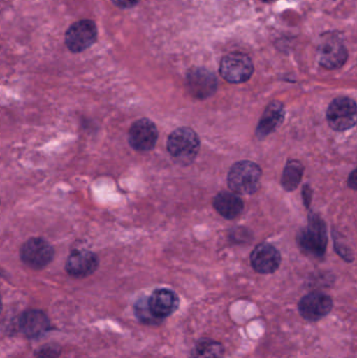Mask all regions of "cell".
I'll return each mask as SVG.
<instances>
[{
	"label": "cell",
	"mask_w": 357,
	"mask_h": 358,
	"mask_svg": "<svg viewBox=\"0 0 357 358\" xmlns=\"http://www.w3.org/2000/svg\"><path fill=\"white\" fill-rule=\"evenodd\" d=\"M285 117V109L282 103L272 102L265 110H264L263 115L260 119L259 124L256 130V136L259 138H264L270 136L272 132L276 131L281 124L283 123V120Z\"/></svg>",
	"instance_id": "obj_15"
},
{
	"label": "cell",
	"mask_w": 357,
	"mask_h": 358,
	"mask_svg": "<svg viewBox=\"0 0 357 358\" xmlns=\"http://www.w3.org/2000/svg\"><path fill=\"white\" fill-rule=\"evenodd\" d=\"M263 1H274V0H263Z\"/></svg>",
	"instance_id": "obj_26"
},
{
	"label": "cell",
	"mask_w": 357,
	"mask_h": 358,
	"mask_svg": "<svg viewBox=\"0 0 357 358\" xmlns=\"http://www.w3.org/2000/svg\"><path fill=\"white\" fill-rule=\"evenodd\" d=\"M115 6L121 8H130L136 6L140 0H112Z\"/></svg>",
	"instance_id": "obj_22"
},
{
	"label": "cell",
	"mask_w": 357,
	"mask_h": 358,
	"mask_svg": "<svg viewBox=\"0 0 357 358\" xmlns=\"http://www.w3.org/2000/svg\"><path fill=\"white\" fill-rule=\"evenodd\" d=\"M2 309V302H1V296H0V313H1Z\"/></svg>",
	"instance_id": "obj_25"
},
{
	"label": "cell",
	"mask_w": 357,
	"mask_h": 358,
	"mask_svg": "<svg viewBox=\"0 0 357 358\" xmlns=\"http://www.w3.org/2000/svg\"><path fill=\"white\" fill-rule=\"evenodd\" d=\"M99 266V258L89 250H73L66 262V271L75 278H85L92 275Z\"/></svg>",
	"instance_id": "obj_12"
},
{
	"label": "cell",
	"mask_w": 357,
	"mask_h": 358,
	"mask_svg": "<svg viewBox=\"0 0 357 358\" xmlns=\"http://www.w3.org/2000/svg\"><path fill=\"white\" fill-rule=\"evenodd\" d=\"M168 151L176 163L190 165L199 151V138L194 130L188 127L176 129L168 138Z\"/></svg>",
	"instance_id": "obj_1"
},
{
	"label": "cell",
	"mask_w": 357,
	"mask_h": 358,
	"mask_svg": "<svg viewBox=\"0 0 357 358\" xmlns=\"http://www.w3.org/2000/svg\"><path fill=\"white\" fill-rule=\"evenodd\" d=\"M300 248L308 256L322 258L326 252L327 233L324 221L314 215L310 217L307 227L298 235Z\"/></svg>",
	"instance_id": "obj_3"
},
{
	"label": "cell",
	"mask_w": 357,
	"mask_h": 358,
	"mask_svg": "<svg viewBox=\"0 0 357 358\" xmlns=\"http://www.w3.org/2000/svg\"><path fill=\"white\" fill-rule=\"evenodd\" d=\"M348 185H349V187H351V189H356V170H354V172H352L351 176H349V180H348Z\"/></svg>",
	"instance_id": "obj_24"
},
{
	"label": "cell",
	"mask_w": 357,
	"mask_h": 358,
	"mask_svg": "<svg viewBox=\"0 0 357 358\" xmlns=\"http://www.w3.org/2000/svg\"><path fill=\"white\" fill-rule=\"evenodd\" d=\"M303 173L304 167L299 161H289L281 179L283 187L289 192L295 191L301 181Z\"/></svg>",
	"instance_id": "obj_19"
},
{
	"label": "cell",
	"mask_w": 357,
	"mask_h": 358,
	"mask_svg": "<svg viewBox=\"0 0 357 358\" xmlns=\"http://www.w3.org/2000/svg\"><path fill=\"white\" fill-rule=\"evenodd\" d=\"M159 131L153 122L148 119L136 121L129 130V144L134 150L147 152L156 145Z\"/></svg>",
	"instance_id": "obj_9"
},
{
	"label": "cell",
	"mask_w": 357,
	"mask_h": 358,
	"mask_svg": "<svg viewBox=\"0 0 357 358\" xmlns=\"http://www.w3.org/2000/svg\"><path fill=\"white\" fill-rule=\"evenodd\" d=\"M187 83L190 94L199 100L213 96L217 90V79L211 71L205 69H195L191 71Z\"/></svg>",
	"instance_id": "obj_10"
},
{
	"label": "cell",
	"mask_w": 357,
	"mask_h": 358,
	"mask_svg": "<svg viewBox=\"0 0 357 358\" xmlns=\"http://www.w3.org/2000/svg\"><path fill=\"white\" fill-rule=\"evenodd\" d=\"M19 325L24 336L31 338H39L50 329L48 317L40 310H29L23 313Z\"/></svg>",
	"instance_id": "obj_16"
},
{
	"label": "cell",
	"mask_w": 357,
	"mask_h": 358,
	"mask_svg": "<svg viewBox=\"0 0 357 358\" xmlns=\"http://www.w3.org/2000/svg\"><path fill=\"white\" fill-rule=\"evenodd\" d=\"M136 313L138 320H140L145 324H159L161 321V320L156 319L151 313L147 301H138V304L136 305Z\"/></svg>",
	"instance_id": "obj_20"
},
{
	"label": "cell",
	"mask_w": 357,
	"mask_h": 358,
	"mask_svg": "<svg viewBox=\"0 0 357 358\" xmlns=\"http://www.w3.org/2000/svg\"><path fill=\"white\" fill-rule=\"evenodd\" d=\"M59 349L54 346H45L42 347L41 349L36 352V357L37 358H57L59 357Z\"/></svg>",
	"instance_id": "obj_21"
},
{
	"label": "cell",
	"mask_w": 357,
	"mask_h": 358,
	"mask_svg": "<svg viewBox=\"0 0 357 358\" xmlns=\"http://www.w3.org/2000/svg\"><path fill=\"white\" fill-rule=\"evenodd\" d=\"M224 346L211 338H201L193 347L190 358H221Z\"/></svg>",
	"instance_id": "obj_18"
},
{
	"label": "cell",
	"mask_w": 357,
	"mask_h": 358,
	"mask_svg": "<svg viewBox=\"0 0 357 358\" xmlns=\"http://www.w3.org/2000/svg\"><path fill=\"white\" fill-rule=\"evenodd\" d=\"M54 248L41 238L27 240L20 250L21 260L33 269H42L48 266L54 259Z\"/></svg>",
	"instance_id": "obj_6"
},
{
	"label": "cell",
	"mask_w": 357,
	"mask_h": 358,
	"mask_svg": "<svg viewBox=\"0 0 357 358\" xmlns=\"http://www.w3.org/2000/svg\"><path fill=\"white\" fill-rule=\"evenodd\" d=\"M148 302V307L151 313L156 319L163 320L171 315L177 309L180 305V299L177 294L167 288L156 289L151 294Z\"/></svg>",
	"instance_id": "obj_13"
},
{
	"label": "cell",
	"mask_w": 357,
	"mask_h": 358,
	"mask_svg": "<svg viewBox=\"0 0 357 358\" xmlns=\"http://www.w3.org/2000/svg\"><path fill=\"white\" fill-rule=\"evenodd\" d=\"M299 313L306 321L318 322L333 310V302L330 296L323 292L306 294L299 303Z\"/></svg>",
	"instance_id": "obj_8"
},
{
	"label": "cell",
	"mask_w": 357,
	"mask_h": 358,
	"mask_svg": "<svg viewBox=\"0 0 357 358\" xmlns=\"http://www.w3.org/2000/svg\"><path fill=\"white\" fill-rule=\"evenodd\" d=\"M214 208L224 218L232 219L240 216L243 210V201L236 194L220 192L214 199Z\"/></svg>",
	"instance_id": "obj_17"
},
{
	"label": "cell",
	"mask_w": 357,
	"mask_h": 358,
	"mask_svg": "<svg viewBox=\"0 0 357 358\" xmlns=\"http://www.w3.org/2000/svg\"><path fill=\"white\" fill-rule=\"evenodd\" d=\"M253 73V61L242 52L228 55L220 63V75L230 83H245Z\"/></svg>",
	"instance_id": "obj_5"
},
{
	"label": "cell",
	"mask_w": 357,
	"mask_h": 358,
	"mask_svg": "<svg viewBox=\"0 0 357 358\" xmlns=\"http://www.w3.org/2000/svg\"><path fill=\"white\" fill-rule=\"evenodd\" d=\"M251 262L257 273L268 275L275 273L280 266L281 255L275 246L261 243L252 252Z\"/></svg>",
	"instance_id": "obj_11"
},
{
	"label": "cell",
	"mask_w": 357,
	"mask_h": 358,
	"mask_svg": "<svg viewBox=\"0 0 357 358\" xmlns=\"http://www.w3.org/2000/svg\"><path fill=\"white\" fill-rule=\"evenodd\" d=\"M98 36L96 23L81 20L71 25L65 36V43L73 52H81L94 43Z\"/></svg>",
	"instance_id": "obj_7"
},
{
	"label": "cell",
	"mask_w": 357,
	"mask_h": 358,
	"mask_svg": "<svg viewBox=\"0 0 357 358\" xmlns=\"http://www.w3.org/2000/svg\"><path fill=\"white\" fill-rule=\"evenodd\" d=\"M304 201H305V206H308L310 203V199H312V189H310L309 185H306L303 189Z\"/></svg>",
	"instance_id": "obj_23"
},
{
	"label": "cell",
	"mask_w": 357,
	"mask_h": 358,
	"mask_svg": "<svg viewBox=\"0 0 357 358\" xmlns=\"http://www.w3.org/2000/svg\"><path fill=\"white\" fill-rule=\"evenodd\" d=\"M348 52L345 45L337 39L323 42L319 50L321 65L328 69H337L343 66L347 60Z\"/></svg>",
	"instance_id": "obj_14"
},
{
	"label": "cell",
	"mask_w": 357,
	"mask_h": 358,
	"mask_svg": "<svg viewBox=\"0 0 357 358\" xmlns=\"http://www.w3.org/2000/svg\"><path fill=\"white\" fill-rule=\"evenodd\" d=\"M357 109L354 100L346 96L335 99L327 110V121L335 131L351 129L356 124Z\"/></svg>",
	"instance_id": "obj_4"
},
{
	"label": "cell",
	"mask_w": 357,
	"mask_h": 358,
	"mask_svg": "<svg viewBox=\"0 0 357 358\" xmlns=\"http://www.w3.org/2000/svg\"><path fill=\"white\" fill-rule=\"evenodd\" d=\"M261 176V168L253 162H239L231 168L228 187L235 193L249 195L259 189Z\"/></svg>",
	"instance_id": "obj_2"
}]
</instances>
